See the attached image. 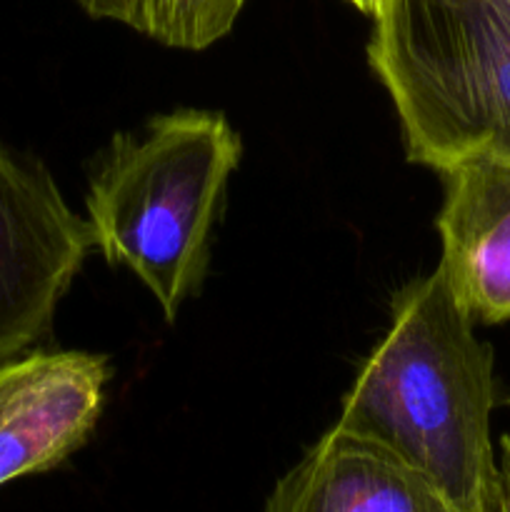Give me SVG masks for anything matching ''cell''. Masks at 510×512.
Listing matches in <instances>:
<instances>
[{
    "label": "cell",
    "mask_w": 510,
    "mask_h": 512,
    "mask_svg": "<svg viewBox=\"0 0 510 512\" xmlns=\"http://www.w3.org/2000/svg\"><path fill=\"white\" fill-rule=\"evenodd\" d=\"M495 355L438 268L395 293L383 340L343 395L340 430L423 473L460 512H495Z\"/></svg>",
    "instance_id": "6da1fadb"
},
{
    "label": "cell",
    "mask_w": 510,
    "mask_h": 512,
    "mask_svg": "<svg viewBox=\"0 0 510 512\" xmlns=\"http://www.w3.org/2000/svg\"><path fill=\"white\" fill-rule=\"evenodd\" d=\"M243 140L223 113L178 108L115 133L95 160L85 223L108 265L128 268L173 323L200 290Z\"/></svg>",
    "instance_id": "7a4b0ae2"
},
{
    "label": "cell",
    "mask_w": 510,
    "mask_h": 512,
    "mask_svg": "<svg viewBox=\"0 0 510 512\" xmlns=\"http://www.w3.org/2000/svg\"><path fill=\"white\" fill-rule=\"evenodd\" d=\"M368 65L410 163H510V0H380Z\"/></svg>",
    "instance_id": "3957f363"
},
{
    "label": "cell",
    "mask_w": 510,
    "mask_h": 512,
    "mask_svg": "<svg viewBox=\"0 0 510 512\" xmlns=\"http://www.w3.org/2000/svg\"><path fill=\"white\" fill-rule=\"evenodd\" d=\"M90 248L50 170L0 140V363L48 333Z\"/></svg>",
    "instance_id": "277c9868"
},
{
    "label": "cell",
    "mask_w": 510,
    "mask_h": 512,
    "mask_svg": "<svg viewBox=\"0 0 510 512\" xmlns=\"http://www.w3.org/2000/svg\"><path fill=\"white\" fill-rule=\"evenodd\" d=\"M443 175L438 270L475 323L510 320V163L465 160Z\"/></svg>",
    "instance_id": "5b68a950"
},
{
    "label": "cell",
    "mask_w": 510,
    "mask_h": 512,
    "mask_svg": "<svg viewBox=\"0 0 510 512\" xmlns=\"http://www.w3.org/2000/svg\"><path fill=\"white\" fill-rule=\"evenodd\" d=\"M263 512H460L393 453L338 425L273 485Z\"/></svg>",
    "instance_id": "8992f818"
},
{
    "label": "cell",
    "mask_w": 510,
    "mask_h": 512,
    "mask_svg": "<svg viewBox=\"0 0 510 512\" xmlns=\"http://www.w3.org/2000/svg\"><path fill=\"white\" fill-rule=\"evenodd\" d=\"M108 380L105 355L43 353L0 415V485L53 470L73 455L98 423Z\"/></svg>",
    "instance_id": "52a82bcc"
},
{
    "label": "cell",
    "mask_w": 510,
    "mask_h": 512,
    "mask_svg": "<svg viewBox=\"0 0 510 512\" xmlns=\"http://www.w3.org/2000/svg\"><path fill=\"white\" fill-rule=\"evenodd\" d=\"M248 0H78L95 20H113L165 48L205 50L238 23Z\"/></svg>",
    "instance_id": "ba28073f"
},
{
    "label": "cell",
    "mask_w": 510,
    "mask_h": 512,
    "mask_svg": "<svg viewBox=\"0 0 510 512\" xmlns=\"http://www.w3.org/2000/svg\"><path fill=\"white\" fill-rule=\"evenodd\" d=\"M40 360H43V353L38 350V353H25L20 358L8 360V363H0V415H3L5 405L13 398L15 390L38 368Z\"/></svg>",
    "instance_id": "9c48e42d"
},
{
    "label": "cell",
    "mask_w": 510,
    "mask_h": 512,
    "mask_svg": "<svg viewBox=\"0 0 510 512\" xmlns=\"http://www.w3.org/2000/svg\"><path fill=\"white\" fill-rule=\"evenodd\" d=\"M495 512H510V435L498 443V505Z\"/></svg>",
    "instance_id": "30bf717a"
},
{
    "label": "cell",
    "mask_w": 510,
    "mask_h": 512,
    "mask_svg": "<svg viewBox=\"0 0 510 512\" xmlns=\"http://www.w3.org/2000/svg\"><path fill=\"white\" fill-rule=\"evenodd\" d=\"M348 3L353 5V8H358L360 13H365L373 18L375 10H378V5H380V0H348Z\"/></svg>",
    "instance_id": "8fae6325"
}]
</instances>
